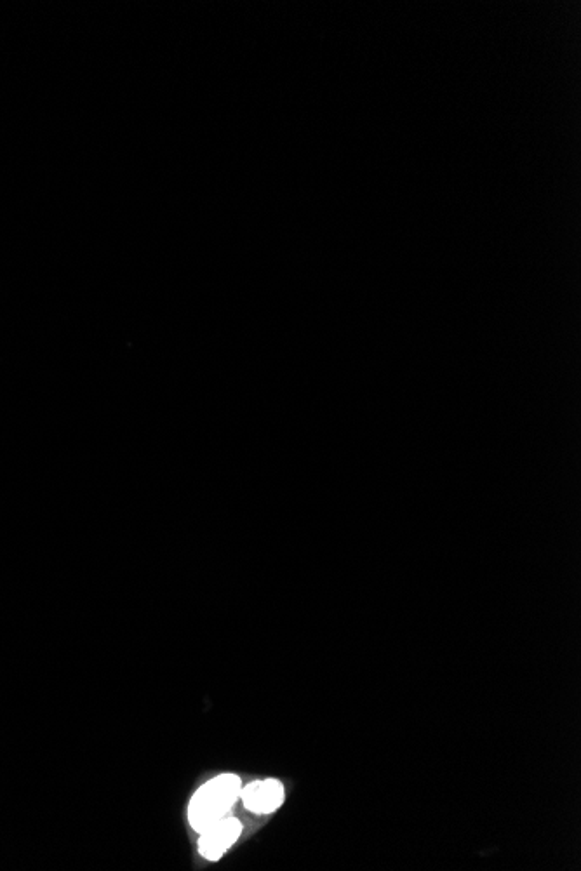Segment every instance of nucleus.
<instances>
[{"instance_id":"obj_2","label":"nucleus","mask_w":581,"mask_h":871,"mask_svg":"<svg viewBox=\"0 0 581 871\" xmlns=\"http://www.w3.org/2000/svg\"><path fill=\"white\" fill-rule=\"evenodd\" d=\"M241 832V821L227 816L201 833L199 852L209 861H216L237 842V838L241 837Z\"/></svg>"},{"instance_id":"obj_3","label":"nucleus","mask_w":581,"mask_h":871,"mask_svg":"<svg viewBox=\"0 0 581 871\" xmlns=\"http://www.w3.org/2000/svg\"><path fill=\"white\" fill-rule=\"evenodd\" d=\"M241 800L246 809L256 814H270L281 807L284 802V786L275 779L254 781L242 788Z\"/></svg>"},{"instance_id":"obj_1","label":"nucleus","mask_w":581,"mask_h":871,"mask_svg":"<svg viewBox=\"0 0 581 871\" xmlns=\"http://www.w3.org/2000/svg\"><path fill=\"white\" fill-rule=\"evenodd\" d=\"M241 790V778L235 774H221L202 785L188 805V821L195 832L202 833L227 818L241 798Z\"/></svg>"}]
</instances>
